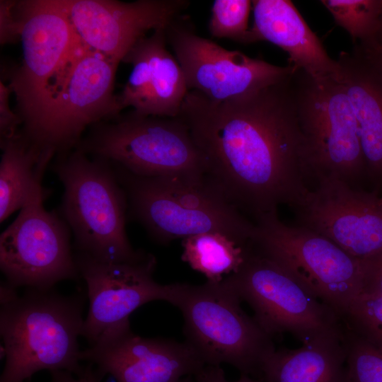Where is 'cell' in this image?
I'll return each mask as SVG.
<instances>
[{
    "label": "cell",
    "instance_id": "cell-18",
    "mask_svg": "<svg viewBox=\"0 0 382 382\" xmlns=\"http://www.w3.org/2000/svg\"><path fill=\"white\" fill-rule=\"evenodd\" d=\"M255 42L267 40L289 54V64L315 79L342 80V69L325 50L295 6L287 0H255Z\"/></svg>",
    "mask_w": 382,
    "mask_h": 382
},
{
    "label": "cell",
    "instance_id": "cell-10",
    "mask_svg": "<svg viewBox=\"0 0 382 382\" xmlns=\"http://www.w3.org/2000/svg\"><path fill=\"white\" fill-rule=\"evenodd\" d=\"M310 176L333 177L352 185L366 170L357 124L341 81L315 79L296 69L292 76Z\"/></svg>",
    "mask_w": 382,
    "mask_h": 382
},
{
    "label": "cell",
    "instance_id": "cell-24",
    "mask_svg": "<svg viewBox=\"0 0 382 382\" xmlns=\"http://www.w3.org/2000/svg\"><path fill=\"white\" fill-rule=\"evenodd\" d=\"M320 2L354 44L372 41L379 28L382 0H323Z\"/></svg>",
    "mask_w": 382,
    "mask_h": 382
},
{
    "label": "cell",
    "instance_id": "cell-9",
    "mask_svg": "<svg viewBox=\"0 0 382 382\" xmlns=\"http://www.w3.org/2000/svg\"><path fill=\"white\" fill-rule=\"evenodd\" d=\"M221 282L250 305L253 318L272 337L290 333L303 344L344 334L343 320L332 308L254 249L241 268Z\"/></svg>",
    "mask_w": 382,
    "mask_h": 382
},
{
    "label": "cell",
    "instance_id": "cell-22",
    "mask_svg": "<svg viewBox=\"0 0 382 382\" xmlns=\"http://www.w3.org/2000/svg\"><path fill=\"white\" fill-rule=\"evenodd\" d=\"M143 40L149 74L147 101L141 115L175 117L189 90L180 64L166 48V29L156 30Z\"/></svg>",
    "mask_w": 382,
    "mask_h": 382
},
{
    "label": "cell",
    "instance_id": "cell-21",
    "mask_svg": "<svg viewBox=\"0 0 382 382\" xmlns=\"http://www.w3.org/2000/svg\"><path fill=\"white\" fill-rule=\"evenodd\" d=\"M0 221L21 209L51 159L44 156L20 131L0 141Z\"/></svg>",
    "mask_w": 382,
    "mask_h": 382
},
{
    "label": "cell",
    "instance_id": "cell-1",
    "mask_svg": "<svg viewBox=\"0 0 382 382\" xmlns=\"http://www.w3.org/2000/svg\"><path fill=\"white\" fill-rule=\"evenodd\" d=\"M293 74L224 102L189 91L177 115L203 156L206 179L255 221L281 204L294 208L309 190Z\"/></svg>",
    "mask_w": 382,
    "mask_h": 382
},
{
    "label": "cell",
    "instance_id": "cell-17",
    "mask_svg": "<svg viewBox=\"0 0 382 382\" xmlns=\"http://www.w3.org/2000/svg\"><path fill=\"white\" fill-rule=\"evenodd\" d=\"M81 358L116 382H183L206 366L186 341L142 337L132 330L100 337Z\"/></svg>",
    "mask_w": 382,
    "mask_h": 382
},
{
    "label": "cell",
    "instance_id": "cell-2",
    "mask_svg": "<svg viewBox=\"0 0 382 382\" xmlns=\"http://www.w3.org/2000/svg\"><path fill=\"white\" fill-rule=\"evenodd\" d=\"M118 64L80 40L23 117L22 134L51 159L76 149L88 127L120 115L114 94Z\"/></svg>",
    "mask_w": 382,
    "mask_h": 382
},
{
    "label": "cell",
    "instance_id": "cell-30",
    "mask_svg": "<svg viewBox=\"0 0 382 382\" xmlns=\"http://www.w3.org/2000/svg\"><path fill=\"white\" fill-rule=\"evenodd\" d=\"M361 293L382 296V253L363 261V284Z\"/></svg>",
    "mask_w": 382,
    "mask_h": 382
},
{
    "label": "cell",
    "instance_id": "cell-34",
    "mask_svg": "<svg viewBox=\"0 0 382 382\" xmlns=\"http://www.w3.org/2000/svg\"><path fill=\"white\" fill-rule=\"evenodd\" d=\"M364 43H374L382 46V13L380 18L379 28L376 37L372 41Z\"/></svg>",
    "mask_w": 382,
    "mask_h": 382
},
{
    "label": "cell",
    "instance_id": "cell-3",
    "mask_svg": "<svg viewBox=\"0 0 382 382\" xmlns=\"http://www.w3.org/2000/svg\"><path fill=\"white\" fill-rule=\"evenodd\" d=\"M82 293L62 295L54 289L26 288L1 303L0 333L6 362L0 382H25L37 372L79 374L82 336Z\"/></svg>",
    "mask_w": 382,
    "mask_h": 382
},
{
    "label": "cell",
    "instance_id": "cell-20",
    "mask_svg": "<svg viewBox=\"0 0 382 382\" xmlns=\"http://www.w3.org/2000/svg\"><path fill=\"white\" fill-rule=\"evenodd\" d=\"M261 378L265 382H349L345 330L298 349H275L263 363Z\"/></svg>",
    "mask_w": 382,
    "mask_h": 382
},
{
    "label": "cell",
    "instance_id": "cell-33",
    "mask_svg": "<svg viewBox=\"0 0 382 382\" xmlns=\"http://www.w3.org/2000/svg\"><path fill=\"white\" fill-rule=\"evenodd\" d=\"M197 382H265L254 380L247 375L241 376L235 381H229L226 377L220 366L206 365L198 374L195 376Z\"/></svg>",
    "mask_w": 382,
    "mask_h": 382
},
{
    "label": "cell",
    "instance_id": "cell-14",
    "mask_svg": "<svg viewBox=\"0 0 382 382\" xmlns=\"http://www.w3.org/2000/svg\"><path fill=\"white\" fill-rule=\"evenodd\" d=\"M21 65L8 74L22 118L38 101L53 76L80 41L60 0L17 1Z\"/></svg>",
    "mask_w": 382,
    "mask_h": 382
},
{
    "label": "cell",
    "instance_id": "cell-15",
    "mask_svg": "<svg viewBox=\"0 0 382 382\" xmlns=\"http://www.w3.org/2000/svg\"><path fill=\"white\" fill-rule=\"evenodd\" d=\"M294 207L299 226L366 260L382 253V198L333 177L317 180Z\"/></svg>",
    "mask_w": 382,
    "mask_h": 382
},
{
    "label": "cell",
    "instance_id": "cell-31",
    "mask_svg": "<svg viewBox=\"0 0 382 382\" xmlns=\"http://www.w3.org/2000/svg\"><path fill=\"white\" fill-rule=\"evenodd\" d=\"M50 373L51 375L50 382H100L103 378L98 374L94 366L91 363L83 366L81 371L77 375L63 370Z\"/></svg>",
    "mask_w": 382,
    "mask_h": 382
},
{
    "label": "cell",
    "instance_id": "cell-19",
    "mask_svg": "<svg viewBox=\"0 0 382 382\" xmlns=\"http://www.w3.org/2000/svg\"><path fill=\"white\" fill-rule=\"evenodd\" d=\"M337 62L355 115L365 169L382 181V76L352 52H340Z\"/></svg>",
    "mask_w": 382,
    "mask_h": 382
},
{
    "label": "cell",
    "instance_id": "cell-11",
    "mask_svg": "<svg viewBox=\"0 0 382 382\" xmlns=\"http://www.w3.org/2000/svg\"><path fill=\"white\" fill-rule=\"evenodd\" d=\"M42 182L0 236V268L6 282L16 288L47 290L79 277L70 228L59 214L45 209L47 191Z\"/></svg>",
    "mask_w": 382,
    "mask_h": 382
},
{
    "label": "cell",
    "instance_id": "cell-13",
    "mask_svg": "<svg viewBox=\"0 0 382 382\" xmlns=\"http://www.w3.org/2000/svg\"><path fill=\"white\" fill-rule=\"evenodd\" d=\"M180 16L166 29L167 43L184 73L189 91L224 102L278 83L297 69L281 66L226 50L198 35Z\"/></svg>",
    "mask_w": 382,
    "mask_h": 382
},
{
    "label": "cell",
    "instance_id": "cell-7",
    "mask_svg": "<svg viewBox=\"0 0 382 382\" xmlns=\"http://www.w3.org/2000/svg\"><path fill=\"white\" fill-rule=\"evenodd\" d=\"M76 149L139 176H204L203 156L178 117L132 110L91 126Z\"/></svg>",
    "mask_w": 382,
    "mask_h": 382
},
{
    "label": "cell",
    "instance_id": "cell-4",
    "mask_svg": "<svg viewBox=\"0 0 382 382\" xmlns=\"http://www.w3.org/2000/svg\"><path fill=\"white\" fill-rule=\"evenodd\" d=\"M131 215L156 241L167 244L204 233H221L251 244L255 223L204 176L142 177L114 163Z\"/></svg>",
    "mask_w": 382,
    "mask_h": 382
},
{
    "label": "cell",
    "instance_id": "cell-26",
    "mask_svg": "<svg viewBox=\"0 0 382 382\" xmlns=\"http://www.w3.org/2000/svg\"><path fill=\"white\" fill-rule=\"evenodd\" d=\"M345 342L349 382H382V349L345 325Z\"/></svg>",
    "mask_w": 382,
    "mask_h": 382
},
{
    "label": "cell",
    "instance_id": "cell-28",
    "mask_svg": "<svg viewBox=\"0 0 382 382\" xmlns=\"http://www.w3.org/2000/svg\"><path fill=\"white\" fill-rule=\"evenodd\" d=\"M12 93L8 85L0 81V141L14 137L19 131L18 126L23 124L21 117L13 112L9 104V96Z\"/></svg>",
    "mask_w": 382,
    "mask_h": 382
},
{
    "label": "cell",
    "instance_id": "cell-5",
    "mask_svg": "<svg viewBox=\"0 0 382 382\" xmlns=\"http://www.w3.org/2000/svg\"><path fill=\"white\" fill-rule=\"evenodd\" d=\"M50 168L63 185L61 216L74 237L76 253L97 260L136 259L125 230L128 202L112 162L74 149L56 156Z\"/></svg>",
    "mask_w": 382,
    "mask_h": 382
},
{
    "label": "cell",
    "instance_id": "cell-32",
    "mask_svg": "<svg viewBox=\"0 0 382 382\" xmlns=\"http://www.w3.org/2000/svg\"><path fill=\"white\" fill-rule=\"evenodd\" d=\"M382 76V46L374 43H357L352 50Z\"/></svg>",
    "mask_w": 382,
    "mask_h": 382
},
{
    "label": "cell",
    "instance_id": "cell-23",
    "mask_svg": "<svg viewBox=\"0 0 382 382\" xmlns=\"http://www.w3.org/2000/svg\"><path fill=\"white\" fill-rule=\"evenodd\" d=\"M182 260L211 283L236 272L252 250L221 233H204L183 239Z\"/></svg>",
    "mask_w": 382,
    "mask_h": 382
},
{
    "label": "cell",
    "instance_id": "cell-25",
    "mask_svg": "<svg viewBox=\"0 0 382 382\" xmlns=\"http://www.w3.org/2000/svg\"><path fill=\"white\" fill-rule=\"evenodd\" d=\"M252 1L248 0H216L212 7L208 28L211 35L241 43L255 42L248 29Z\"/></svg>",
    "mask_w": 382,
    "mask_h": 382
},
{
    "label": "cell",
    "instance_id": "cell-29",
    "mask_svg": "<svg viewBox=\"0 0 382 382\" xmlns=\"http://www.w3.org/2000/svg\"><path fill=\"white\" fill-rule=\"evenodd\" d=\"M17 1L0 0V43L6 45L20 40L21 27L16 13Z\"/></svg>",
    "mask_w": 382,
    "mask_h": 382
},
{
    "label": "cell",
    "instance_id": "cell-12",
    "mask_svg": "<svg viewBox=\"0 0 382 382\" xmlns=\"http://www.w3.org/2000/svg\"><path fill=\"white\" fill-rule=\"evenodd\" d=\"M79 276L85 281L89 308L82 336L89 345L100 337L131 330L130 315L153 301L170 302L172 284L154 279L156 259L142 250L136 259L120 262L97 260L76 253Z\"/></svg>",
    "mask_w": 382,
    "mask_h": 382
},
{
    "label": "cell",
    "instance_id": "cell-27",
    "mask_svg": "<svg viewBox=\"0 0 382 382\" xmlns=\"http://www.w3.org/2000/svg\"><path fill=\"white\" fill-rule=\"evenodd\" d=\"M342 320L347 328L382 349V296L360 293Z\"/></svg>",
    "mask_w": 382,
    "mask_h": 382
},
{
    "label": "cell",
    "instance_id": "cell-16",
    "mask_svg": "<svg viewBox=\"0 0 382 382\" xmlns=\"http://www.w3.org/2000/svg\"><path fill=\"white\" fill-rule=\"evenodd\" d=\"M88 48L117 63L148 32L166 29L187 7L185 0H60Z\"/></svg>",
    "mask_w": 382,
    "mask_h": 382
},
{
    "label": "cell",
    "instance_id": "cell-8",
    "mask_svg": "<svg viewBox=\"0 0 382 382\" xmlns=\"http://www.w3.org/2000/svg\"><path fill=\"white\" fill-rule=\"evenodd\" d=\"M255 224L253 249L284 268L342 319L361 292L363 261L312 230L284 223L277 212Z\"/></svg>",
    "mask_w": 382,
    "mask_h": 382
},
{
    "label": "cell",
    "instance_id": "cell-6",
    "mask_svg": "<svg viewBox=\"0 0 382 382\" xmlns=\"http://www.w3.org/2000/svg\"><path fill=\"white\" fill-rule=\"evenodd\" d=\"M241 302L222 282H207L172 284L169 303L181 311L185 341L206 365L227 364L241 375L261 377L263 363L275 348L272 337L243 311Z\"/></svg>",
    "mask_w": 382,
    "mask_h": 382
}]
</instances>
